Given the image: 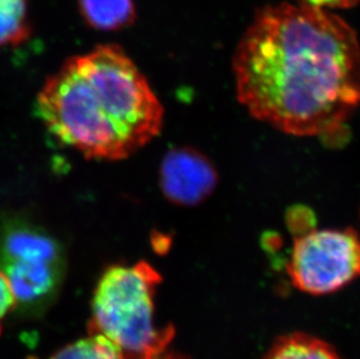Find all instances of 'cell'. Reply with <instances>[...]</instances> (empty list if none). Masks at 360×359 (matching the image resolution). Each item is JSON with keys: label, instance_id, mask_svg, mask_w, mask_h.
Returning a JSON list of instances; mask_svg holds the SVG:
<instances>
[{"label": "cell", "instance_id": "1", "mask_svg": "<svg viewBox=\"0 0 360 359\" xmlns=\"http://www.w3.org/2000/svg\"><path fill=\"white\" fill-rule=\"evenodd\" d=\"M237 97L255 118L296 137L342 138L360 106V44L320 7L260 11L236 51Z\"/></svg>", "mask_w": 360, "mask_h": 359}, {"label": "cell", "instance_id": "13", "mask_svg": "<svg viewBox=\"0 0 360 359\" xmlns=\"http://www.w3.org/2000/svg\"><path fill=\"white\" fill-rule=\"evenodd\" d=\"M146 359H187L184 356H179V355H174V353H159L157 356L152 357V358H146Z\"/></svg>", "mask_w": 360, "mask_h": 359}, {"label": "cell", "instance_id": "7", "mask_svg": "<svg viewBox=\"0 0 360 359\" xmlns=\"http://www.w3.org/2000/svg\"><path fill=\"white\" fill-rule=\"evenodd\" d=\"M83 20L97 31L116 32L136 20L134 0H77Z\"/></svg>", "mask_w": 360, "mask_h": 359}, {"label": "cell", "instance_id": "12", "mask_svg": "<svg viewBox=\"0 0 360 359\" xmlns=\"http://www.w3.org/2000/svg\"><path fill=\"white\" fill-rule=\"evenodd\" d=\"M358 0H302V4L309 6L320 7H350Z\"/></svg>", "mask_w": 360, "mask_h": 359}, {"label": "cell", "instance_id": "5", "mask_svg": "<svg viewBox=\"0 0 360 359\" xmlns=\"http://www.w3.org/2000/svg\"><path fill=\"white\" fill-rule=\"evenodd\" d=\"M287 271L300 291L315 295L338 291L360 277L359 234L354 229L300 234Z\"/></svg>", "mask_w": 360, "mask_h": 359}, {"label": "cell", "instance_id": "2", "mask_svg": "<svg viewBox=\"0 0 360 359\" xmlns=\"http://www.w3.org/2000/svg\"><path fill=\"white\" fill-rule=\"evenodd\" d=\"M35 108L51 134L88 159H126L163 122L146 77L112 44L68 58L44 82Z\"/></svg>", "mask_w": 360, "mask_h": 359}, {"label": "cell", "instance_id": "10", "mask_svg": "<svg viewBox=\"0 0 360 359\" xmlns=\"http://www.w3.org/2000/svg\"><path fill=\"white\" fill-rule=\"evenodd\" d=\"M38 359V358H28ZM49 359H126L118 348L104 336L90 334L86 339L69 344Z\"/></svg>", "mask_w": 360, "mask_h": 359}, {"label": "cell", "instance_id": "6", "mask_svg": "<svg viewBox=\"0 0 360 359\" xmlns=\"http://www.w3.org/2000/svg\"><path fill=\"white\" fill-rule=\"evenodd\" d=\"M218 175L207 156L196 149H170L160 166V187L167 200L181 207H194L210 196Z\"/></svg>", "mask_w": 360, "mask_h": 359}, {"label": "cell", "instance_id": "4", "mask_svg": "<svg viewBox=\"0 0 360 359\" xmlns=\"http://www.w3.org/2000/svg\"><path fill=\"white\" fill-rule=\"evenodd\" d=\"M62 245L44 227L21 216L0 218V271L15 307L38 312L54 300L65 275Z\"/></svg>", "mask_w": 360, "mask_h": 359}, {"label": "cell", "instance_id": "8", "mask_svg": "<svg viewBox=\"0 0 360 359\" xmlns=\"http://www.w3.org/2000/svg\"><path fill=\"white\" fill-rule=\"evenodd\" d=\"M264 359H340L326 342L306 334H292L278 339Z\"/></svg>", "mask_w": 360, "mask_h": 359}, {"label": "cell", "instance_id": "9", "mask_svg": "<svg viewBox=\"0 0 360 359\" xmlns=\"http://www.w3.org/2000/svg\"><path fill=\"white\" fill-rule=\"evenodd\" d=\"M30 35L28 0H0V48L22 44Z\"/></svg>", "mask_w": 360, "mask_h": 359}, {"label": "cell", "instance_id": "11", "mask_svg": "<svg viewBox=\"0 0 360 359\" xmlns=\"http://www.w3.org/2000/svg\"><path fill=\"white\" fill-rule=\"evenodd\" d=\"M15 307V298L10 282L3 272L0 271V317H3L10 309Z\"/></svg>", "mask_w": 360, "mask_h": 359}, {"label": "cell", "instance_id": "3", "mask_svg": "<svg viewBox=\"0 0 360 359\" xmlns=\"http://www.w3.org/2000/svg\"><path fill=\"white\" fill-rule=\"evenodd\" d=\"M161 280L157 270L145 261L110 267L94 294L90 334L104 336L126 359L152 358L163 353L175 329L154 322V296Z\"/></svg>", "mask_w": 360, "mask_h": 359}]
</instances>
